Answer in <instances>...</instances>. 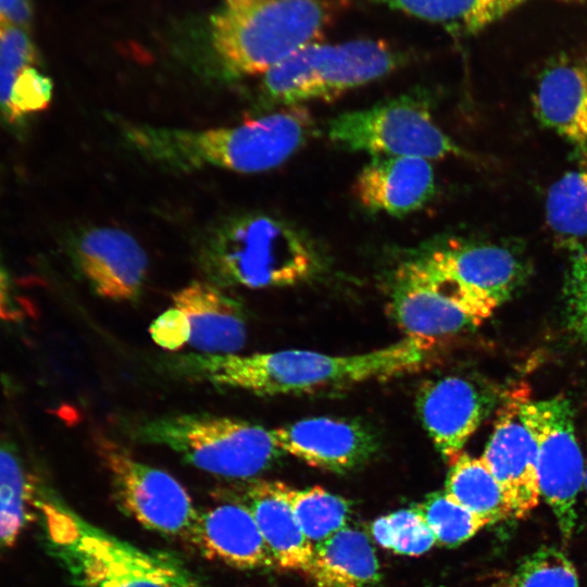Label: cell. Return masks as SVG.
<instances>
[{
    "label": "cell",
    "mask_w": 587,
    "mask_h": 587,
    "mask_svg": "<svg viewBox=\"0 0 587 587\" xmlns=\"http://www.w3.org/2000/svg\"><path fill=\"white\" fill-rule=\"evenodd\" d=\"M422 254L467 294L485 320L511 297L526 275L517 253L497 243L448 240Z\"/></svg>",
    "instance_id": "cell-12"
},
{
    "label": "cell",
    "mask_w": 587,
    "mask_h": 587,
    "mask_svg": "<svg viewBox=\"0 0 587 587\" xmlns=\"http://www.w3.org/2000/svg\"><path fill=\"white\" fill-rule=\"evenodd\" d=\"M389 308L407 337L432 344L479 325L462 289L419 255L397 268Z\"/></svg>",
    "instance_id": "cell-11"
},
{
    "label": "cell",
    "mask_w": 587,
    "mask_h": 587,
    "mask_svg": "<svg viewBox=\"0 0 587 587\" xmlns=\"http://www.w3.org/2000/svg\"><path fill=\"white\" fill-rule=\"evenodd\" d=\"M35 509L50 550L78 587H202L176 555L141 549L92 525L42 484Z\"/></svg>",
    "instance_id": "cell-3"
},
{
    "label": "cell",
    "mask_w": 587,
    "mask_h": 587,
    "mask_svg": "<svg viewBox=\"0 0 587 587\" xmlns=\"http://www.w3.org/2000/svg\"><path fill=\"white\" fill-rule=\"evenodd\" d=\"M372 534L383 548L404 555H421L437 544L433 532L414 507L375 520Z\"/></svg>",
    "instance_id": "cell-29"
},
{
    "label": "cell",
    "mask_w": 587,
    "mask_h": 587,
    "mask_svg": "<svg viewBox=\"0 0 587 587\" xmlns=\"http://www.w3.org/2000/svg\"><path fill=\"white\" fill-rule=\"evenodd\" d=\"M311 129L309 112L294 105L229 127L199 130L128 125L124 137L139 155L167 170L216 167L259 173L286 162L305 143Z\"/></svg>",
    "instance_id": "cell-2"
},
{
    "label": "cell",
    "mask_w": 587,
    "mask_h": 587,
    "mask_svg": "<svg viewBox=\"0 0 587 587\" xmlns=\"http://www.w3.org/2000/svg\"><path fill=\"white\" fill-rule=\"evenodd\" d=\"M37 66L25 68L12 87L9 117L11 123L20 122L33 113L47 109L51 102L52 82L39 72Z\"/></svg>",
    "instance_id": "cell-32"
},
{
    "label": "cell",
    "mask_w": 587,
    "mask_h": 587,
    "mask_svg": "<svg viewBox=\"0 0 587 587\" xmlns=\"http://www.w3.org/2000/svg\"><path fill=\"white\" fill-rule=\"evenodd\" d=\"M23 317V308L15 298L9 276L0 262V322L17 323Z\"/></svg>",
    "instance_id": "cell-36"
},
{
    "label": "cell",
    "mask_w": 587,
    "mask_h": 587,
    "mask_svg": "<svg viewBox=\"0 0 587 587\" xmlns=\"http://www.w3.org/2000/svg\"><path fill=\"white\" fill-rule=\"evenodd\" d=\"M440 587H444V586H440Z\"/></svg>",
    "instance_id": "cell-38"
},
{
    "label": "cell",
    "mask_w": 587,
    "mask_h": 587,
    "mask_svg": "<svg viewBox=\"0 0 587 587\" xmlns=\"http://www.w3.org/2000/svg\"><path fill=\"white\" fill-rule=\"evenodd\" d=\"M33 15L32 0H0V26L28 29Z\"/></svg>",
    "instance_id": "cell-35"
},
{
    "label": "cell",
    "mask_w": 587,
    "mask_h": 587,
    "mask_svg": "<svg viewBox=\"0 0 587 587\" xmlns=\"http://www.w3.org/2000/svg\"><path fill=\"white\" fill-rule=\"evenodd\" d=\"M199 259L218 285L264 288L305 278L314 265L309 242L290 224L272 215L245 213L216 224Z\"/></svg>",
    "instance_id": "cell-5"
},
{
    "label": "cell",
    "mask_w": 587,
    "mask_h": 587,
    "mask_svg": "<svg viewBox=\"0 0 587 587\" xmlns=\"http://www.w3.org/2000/svg\"><path fill=\"white\" fill-rule=\"evenodd\" d=\"M428 161L410 155L373 157L355 183L359 200L371 211L396 216L419 210L435 190Z\"/></svg>",
    "instance_id": "cell-19"
},
{
    "label": "cell",
    "mask_w": 587,
    "mask_h": 587,
    "mask_svg": "<svg viewBox=\"0 0 587 587\" xmlns=\"http://www.w3.org/2000/svg\"><path fill=\"white\" fill-rule=\"evenodd\" d=\"M149 332L153 341L166 350L175 351L189 342V322L174 305L152 322Z\"/></svg>",
    "instance_id": "cell-34"
},
{
    "label": "cell",
    "mask_w": 587,
    "mask_h": 587,
    "mask_svg": "<svg viewBox=\"0 0 587 587\" xmlns=\"http://www.w3.org/2000/svg\"><path fill=\"white\" fill-rule=\"evenodd\" d=\"M445 491L489 524L511 516L504 491L482 458L462 451L448 462Z\"/></svg>",
    "instance_id": "cell-25"
},
{
    "label": "cell",
    "mask_w": 587,
    "mask_h": 587,
    "mask_svg": "<svg viewBox=\"0 0 587 587\" xmlns=\"http://www.w3.org/2000/svg\"><path fill=\"white\" fill-rule=\"evenodd\" d=\"M75 260L92 289L111 300L138 297L148 273L140 243L115 227H92L76 240Z\"/></svg>",
    "instance_id": "cell-16"
},
{
    "label": "cell",
    "mask_w": 587,
    "mask_h": 587,
    "mask_svg": "<svg viewBox=\"0 0 587 587\" xmlns=\"http://www.w3.org/2000/svg\"><path fill=\"white\" fill-rule=\"evenodd\" d=\"M287 485L261 480L247 492V502L275 565L308 574L314 545L302 532L286 497Z\"/></svg>",
    "instance_id": "cell-21"
},
{
    "label": "cell",
    "mask_w": 587,
    "mask_h": 587,
    "mask_svg": "<svg viewBox=\"0 0 587 587\" xmlns=\"http://www.w3.org/2000/svg\"><path fill=\"white\" fill-rule=\"evenodd\" d=\"M545 212L546 223L561 245L584 246L587 239V170L567 172L554 182L547 192Z\"/></svg>",
    "instance_id": "cell-26"
},
{
    "label": "cell",
    "mask_w": 587,
    "mask_h": 587,
    "mask_svg": "<svg viewBox=\"0 0 587 587\" xmlns=\"http://www.w3.org/2000/svg\"><path fill=\"white\" fill-rule=\"evenodd\" d=\"M20 451L0 441V553L10 549L32 517H36L35 497L39 486Z\"/></svg>",
    "instance_id": "cell-24"
},
{
    "label": "cell",
    "mask_w": 587,
    "mask_h": 587,
    "mask_svg": "<svg viewBox=\"0 0 587 587\" xmlns=\"http://www.w3.org/2000/svg\"><path fill=\"white\" fill-rule=\"evenodd\" d=\"M173 305L187 317L189 342L199 353L234 354L247 338L243 308L213 283L193 282L173 295Z\"/></svg>",
    "instance_id": "cell-20"
},
{
    "label": "cell",
    "mask_w": 587,
    "mask_h": 587,
    "mask_svg": "<svg viewBox=\"0 0 587 587\" xmlns=\"http://www.w3.org/2000/svg\"><path fill=\"white\" fill-rule=\"evenodd\" d=\"M433 346L405 337L387 347L352 355L295 349L247 355L190 353L175 358L172 369L182 377L218 387L259 395L302 394L416 370L428 359Z\"/></svg>",
    "instance_id": "cell-1"
},
{
    "label": "cell",
    "mask_w": 587,
    "mask_h": 587,
    "mask_svg": "<svg viewBox=\"0 0 587 587\" xmlns=\"http://www.w3.org/2000/svg\"><path fill=\"white\" fill-rule=\"evenodd\" d=\"M286 497L302 532L313 545L347 526L350 504L340 496L320 486L307 489L287 486Z\"/></svg>",
    "instance_id": "cell-27"
},
{
    "label": "cell",
    "mask_w": 587,
    "mask_h": 587,
    "mask_svg": "<svg viewBox=\"0 0 587 587\" xmlns=\"http://www.w3.org/2000/svg\"><path fill=\"white\" fill-rule=\"evenodd\" d=\"M428 99L419 93L342 113L328 124L329 139L350 151L426 160L459 154L460 148L434 122Z\"/></svg>",
    "instance_id": "cell-8"
},
{
    "label": "cell",
    "mask_w": 587,
    "mask_h": 587,
    "mask_svg": "<svg viewBox=\"0 0 587 587\" xmlns=\"http://www.w3.org/2000/svg\"><path fill=\"white\" fill-rule=\"evenodd\" d=\"M330 0H226L210 21L212 47L237 74H260L320 39L334 15Z\"/></svg>",
    "instance_id": "cell-4"
},
{
    "label": "cell",
    "mask_w": 587,
    "mask_h": 587,
    "mask_svg": "<svg viewBox=\"0 0 587 587\" xmlns=\"http://www.w3.org/2000/svg\"><path fill=\"white\" fill-rule=\"evenodd\" d=\"M519 416L536 446L540 496L551 508L563 539L569 540L576 526V500L585 474L572 405L563 396L536 401L524 398Z\"/></svg>",
    "instance_id": "cell-9"
},
{
    "label": "cell",
    "mask_w": 587,
    "mask_h": 587,
    "mask_svg": "<svg viewBox=\"0 0 587 587\" xmlns=\"http://www.w3.org/2000/svg\"><path fill=\"white\" fill-rule=\"evenodd\" d=\"M189 542L209 559L240 570L275 565L249 507L229 502L199 512Z\"/></svg>",
    "instance_id": "cell-18"
},
{
    "label": "cell",
    "mask_w": 587,
    "mask_h": 587,
    "mask_svg": "<svg viewBox=\"0 0 587 587\" xmlns=\"http://www.w3.org/2000/svg\"><path fill=\"white\" fill-rule=\"evenodd\" d=\"M565 317L570 330L587 341V242L572 260L564 287Z\"/></svg>",
    "instance_id": "cell-33"
},
{
    "label": "cell",
    "mask_w": 587,
    "mask_h": 587,
    "mask_svg": "<svg viewBox=\"0 0 587 587\" xmlns=\"http://www.w3.org/2000/svg\"><path fill=\"white\" fill-rule=\"evenodd\" d=\"M523 398L519 391L505 398L480 457L501 485L514 519L527 516L541 498L536 446L519 416Z\"/></svg>",
    "instance_id": "cell-13"
},
{
    "label": "cell",
    "mask_w": 587,
    "mask_h": 587,
    "mask_svg": "<svg viewBox=\"0 0 587 587\" xmlns=\"http://www.w3.org/2000/svg\"><path fill=\"white\" fill-rule=\"evenodd\" d=\"M435 23L457 37L474 35L532 0H371ZM586 2L587 0H559Z\"/></svg>",
    "instance_id": "cell-23"
},
{
    "label": "cell",
    "mask_w": 587,
    "mask_h": 587,
    "mask_svg": "<svg viewBox=\"0 0 587 587\" xmlns=\"http://www.w3.org/2000/svg\"><path fill=\"white\" fill-rule=\"evenodd\" d=\"M283 452L309 465L345 473L366 463L378 439L364 425L332 417H310L272 429Z\"/></svg>",
    "instance_id": "cell-15"
},
{
    "label": "cell",
    "mask_w": 587,
    "mask_h": 587,
    "mask_svg": "<svg viewBox=\"0 0 587 587\" xmlns=\"http://www.w3.org/2000/svg\"><path fill=\"white\" fill-rule=\"evenodd\" d=\"M492 405V395L453 375L425 383L416 397L421 422L447 462L463 451Z\"/></svg>",
    "instance_id": "cell-14"
},
{
    "label": "cell",
    "mask_w": 587,
    "mask_h": 587,
    "mask_svg": "<svg viewBox=\"0 0 587 587\" xmlns=\"http://www.w3.org/2000/svg\"><path fill=\"white\" fill-rule=\"evenodd\" d=\"M584 487H585L586 495H587V465L585 466Z\"/></svg>",
    "instance_id": "cell-37"
},
{
    "label": "cell",
    "mask_w": 587,
    "mask_h": 587,
    "mask_svg": "<svg viewBox=\"0 0 587 587\" xmlns=\"http://www.w3.org/2000/svg\"><path fill=\"white\" fill-rule=\"evenodd\" d=\"M38 62V51L28 29L14 26L0 28V113L7 121L16 78L25 68Z\"/></svg>",
    "instance_id": "cell-31"
},
{
    "label": "cell",
    "mask_w": 587,
    "mask_h": 587,
    "mask_svg": "<svg viewBox=\"0 0 587 587\" xmlns=\"http://www.w3.org/2000/svg\"><path fill=\"white\" fill-rule=\"evenodd\" d=\"M405 54L384 40L311 42L264 73L261 93L274 104L333 99L402 65Z\"/></svg>",
    "instance_id": "cell-6"
},
{
    "label": "cell",
    "mask_w": 587,
    "mask_h": 587,
    "mask_svg": "<svg viewBox=\"0 0 587 587\" xmlns=\"http://www.w3.org/2000/svg\"><path fill=\"white\" fill-rule=\"evenodd\" d=\"M508 587H579L576 569L560 549L542 546L526 555Z\"/></svg>",
    "instance_id": "cell-30"
},
{
    "label": "cell",
    "mask_w": 587,
    "mask_h": 587,
    "mask_svg": "<svg viewBox=\"0 0 587 587\" xmlns=\"http://www.w3.org/2000/svg\"><path fill=\"white\" fill-rule=\"evenodd\" d=\"M307 576L315 587H376L380 580L367 536L348 525L314 545Z\"/></svg>",
    "instance_id": "cell-22"
},
{
    "label": "cell",
    "mask_w": 587,
    "mask_h": 587,
    "mask_svg": "<svg viewBox=\"0 0 587 587\" xmlns=\"http://www.w3.org/2000/svg\"><path fill=\"white\" fill-rule=\"evenodd\" d=\"M143 442L164 446L189 464L230 478H250L283 453L273 433L249 421L205 413L166 415L137 429Z\"/></svg>",
    "instance_id": "cell-7"
},
{
    "label": "cell",
    "mask_w": 587,
    "mask_h": 587,
    "mask_svg": "<svg viewBox=\"0 0 587 587\" xmlns=\"http://www.w3.org/2000/svg\"><path fill=\"white\" fill-rule=\"evenodd\" d=\"M96 448L120 507L145 527L189 541L199 512L184 486L108 436L99 434Z\"/></svg>",
    "instance_id": "cell-10"
},
{
    "label": "cell",
    "mask_w": 587,
    "mask_h": 587,
    "mask_svg": "<svg viewBox=\"0 0 587 587\" xmlns=\"http://www.w3.org/2000/svg\"><path fill=\"white\" fill-rule=\"evenodd\" d=\"M414 508L425 520L436 541L457 547L489 523L453 500L445 490L430 494Z\"/></svg>",
    "instance_id": "cell-28"
},
{
    "label": "cell",
    "mask_w": 587,
    "mask_h": 587,
    "mask_svg": "<svg viewBox=\"0 0 587 587\" xmlns=\"http://www.w3.org/2000/svg\"><path fill=\"white\" fill-rule=\"evenodd\" d=\"M536 118L567 141L587 143V47L552 59L532 95Z\"/></svg>",
    "instance_id": "cell-17"
}]
</instances>
